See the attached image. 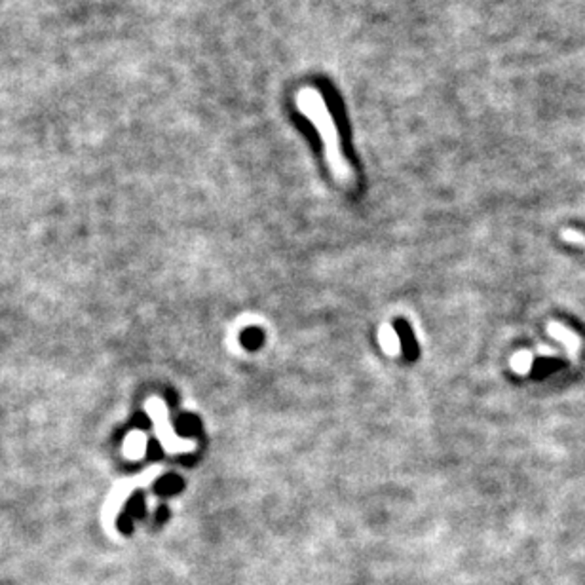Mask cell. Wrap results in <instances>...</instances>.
Masks as SVG:
<instances>
[{
    "label": "cell",
    "instance_id": "1",
    "mask_svg": "<svg viewBox=\"0 0 585 585\" xmlns=\"http://www.w3.org/2000/svg\"><path fill=\"white\" fill-rule=\"evenodd\" d=\"M295 103L299 113L314 125V130L318 133L321 148H323L325 164L329 167L331 175L335 177V181L344 187H352L356 182V173H353L352 164L348 162L344 148H342V139L338 133V125L336 120L331 113V107L327 99H325L323 91L316 88V86H302L296 91Z\"/></svg>",
    "mask_w": 585,
    "mask_h": 585
},
{
    "label": "cell",
    "instance_id": "4",
    "mask_svg": "<svg viewBox=\"0 0 585 585\" xmlns=\"http://www.w3.org/2000/svg\"><path fill=\"white\" fill-rule=\"evenodd\" d=\"M145 452H147V438L139 430H135L130 438L125 439L124 455L130 458H141L145 456Z\"/></svg>",
    "mask_w": 585,
    "mask_h": 585
},
{
    "label": "cell",
    "instance_id": "6",
    "mask_svg": "<svg viewBox=\"0 0 585 585\" xmlns=\"http://www.w3.org/2000/svg\"><path fill=\"white\" fill-rule=\"evenodd\" d=\"M576 232L580 234L581 238H584V239H585V227H578V230H576Z\"/></svg>",
    "mask_w": 585,
    "mask_h": 585
},
{
    "label": "cell",
    "instance_id": "3",
    "mask_svg": "<svg viewBox=\"0 0 585 585\" xmlns=\"http://www.w3.org/2000/svg\"><path fill=\"white\" fill-rule=\"evenodd\" d=\"M378 341H380V348L388 356L395 358L401 353V341H399L398 333L390 323L382 325L380 331H378Z\"/></svg>",
    "mask_w": 585,
    "mask_h": 585
},
{
    "label": "cell",
    "instance_id": "5",
    "mask_svg": "<svg viewBox=\"0 0 585 585\" xmlns=\"http://www.w3.org/2000/svg\"><path fill=\"white\" fill-rule=\"evenodd\" d=\"M530 363H532V358H530V353H517L515 358L512 359V367L515 373H519V375H527L530 369Z\"/></svg>",
    "mask_w": 585,
    "mask_h": 585
},
{
    "label": "cell",
    "instance_id": "2",
    "mask_svg": "<svg viewBox=\"0 0 585 585\" xmlns=\"http://www.w3.org/2000/svg\"><path fill=\"white\" fill-rule=\"evenodd\" d=\"M147 413L150 415L156 428V438L160 439V443L164 447L167 455H179V452H192L196 449V443L192 439H181L173 433V428L167 418V409L162 399L150 398L147 401Z\"/></svg>",
    "mask_w": 585,
    "mask_h": 585
}]
</instances>
